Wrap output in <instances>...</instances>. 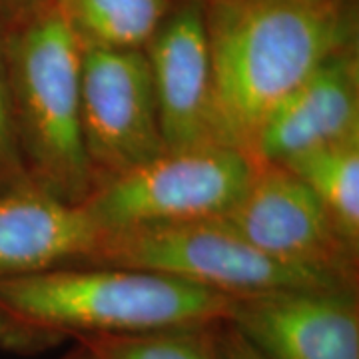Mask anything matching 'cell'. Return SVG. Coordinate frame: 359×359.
<instances>
[{
	"instance_id": "3",
	"label": "cell",
	"mask_w": 359,
	"mask_h": 359,
	"mask_svg": "<svg viewBox=\"0 0 359 359\" xmlns=\"http://www.w3.org/2000/svg\"><path fill=\"white\" fill-rule=\"evenodd\" d=\"M18 148L32 184L66 204L92 194L80 122L82 44L56 0L4 28Z\"/></svg>"
},
{
	"instance_id": "15",
	"label": "cell",
	"mask_w": 359,
	"mask_h": 359,
	"mask_svg": "<svg viewBox=\"0 0 359 359\" xmlns=\"http://www.w3.org/2000/svg\"><path fill=\"white\" fill-rule=\"evenodd\" d=\"M30 182L14 130L4 28L0 26V192Z\"/></svg>"
},
{
	"instance_id": "9",
	"label": "cell",
	"mask_w": 359,
	"mask_h": 359,
	"mask_svg": "<svg viewBox=\"0 0 359 359\" xmlns=\"http://www.w3.org/2000/svg\"><path fill=\"white\" fill-rule=\"evenodd\" d=\"M144 54L168 150L214 142L204 0H176Z\"/></svg>"
},
{
	"instance_id": "18",
	"label": "cell",
	"mask_w": 359,
	"mask_h": 359,
	"mask_svg": "<svg viewBox=\"0 0 359 359\" xmlns=\"http://www.w3.org/2000/svg\"><path fill=\"white\" fill-rule=\"evenodd\" d=\"M58 359H100L92 349H90L86 344H82V341H76V344H72V347L66 351L65 355H60Z\"/></svg>"
},
{
	"instance_id": "17",
	"label": "cell",
	"mask_w": 359,
	"mask_h": 359,
	"mask_svg": "<svg viewBox=\"0 0 359 359\" xmlns=\"http://www.w3.org/2000/svg\"><path fill=\"white\" fill-rule=\"evenodd\" d=\"M50 2L54 0H0V26L6 28L14 25Z\"/></svg>"
},
{
	"instance_id": "10",
	"label": "cell",
	"mask_w": 359,
	"mask_h": 359,
	"mask_svg": "<svg viewBox=\"0 0 359 359\" xmlns=\"http://www.w3.org/2000/svg\"><path fill=\"white\" fill-rule=\"evenodd\" d=\"M351 136H359L358 42L327 56L271 110L254 144V160L282 164Z\"/></svg>"
},
{
	"instance_id": "19",
	"label": "cell",
	"mask_w": 359,
	"mask_h": 359,
	"mask_svg": "<svg viewBox=\"0 0 359 359\" xmlns=\"http://www.w3.org/2000/svg\"><path fill=\"white\" fill-rule=\"evenodd\" d=\"M309 2H334V0H309Z\"/></svg>"
},
{
	"instance_id": "4",
	"label": "cell",
	"mask_w": 359,
	"mask_h": 359,
	"mask_svg": "<svg viewBox=\"0 0 359 359\" xmlns=\"http://www.w3.org/2000/svg\"><path fill=\"white\" fill-rule=\"evenodd\" d=\"M90 264L146 269L226 297L299 287H359L273 259L224 218L102 233Z\"/></svg>"
},
{
	"instance_id": "11",
	"label": "cell",
	"mask_w": 359,
	"mask_h": 359,
	"mask_svg": "<svg viewBox=\"0 0 359 359\" xmlns=\"http://www.w3.org/2000/svg\"><path fill=\"white\" fill-rule=\"evenodd\" d=\"M102 231L82 205L66 204L32 182L0 192V282L90 264Z\"/></svg>"
},
{
	"instance_id": "5",
	"label": "cell",
	"mask_w": 359,
	"mask_h": 359,
	"mask_svg": "<svg viewBox=\"0 0 359 359\" xmlns=\"http://www.w3.org/2000/svg\"><path fill=\"white\" fill-rule=\"evenodd\" d=\"M254 166L252 156L218 142L164 150L96 188L82 208L102 233L224 218L244 198Z\"/></svg>"
},
{
	"instance_id": "6",
	"label": "cell",
	"mask_w": 359,
	"mask_h": 359,
	"mask_svg": "<svg viewBox=\"0 0 359 359\" xmlns=\"http://www.w3.org/2000/svg\"><path fill=\"white\" fill-rule=\"evenodd\" d=\"M80 122L92 192L168 150L144 50L82 46Z\"/></svg>"
},
{
	"instance_id": "14",
	"label": "cell",
	"mask_w": 359,
	"mask_h": 359,
	"mask_svg": "<svg viewBox=\"0 0 359 359\" xmlns=\"http://www.w3.org/2000/svg\"><path fill=\"white\" fill-rule=\"evenodd\" d=\"M212 325L106 335L84 339L82 344L100 359H216Z\"/></svg>"
},
{
	"instance_id": "12",
	"label": "cell",
	"mask_w": 359,
	"mask_h": 359,
	"mask_svg": "<svg viewBox=\"0 0 359 359\" xmlns=\"http://www.w3.org/2000/svg\"><path fill=\"white\" fill-rule=\"evenodd\" d=\"M320 200L335 230L359 252V136L282 162Z\"/></svg>"
},
{
	"instance_id": "8",
	"label": "cell",
	"mask_w": 359,
	"mask_h": 359,
	"mask_svg": "<svg viewBox=\"0 0 359 359\" xmlns=\"http://www.w3.org/2000/svg\"><path fill=\"white\" fill-rule=\"evenodd\" d=\"M224 320L264 359H359V287L228 297Z\"/></svg>"
},
{
	"instance_id": "13",
	"label": "cell",
	"mask_w": 359,
	"mask_h": 359,
	"mask_svg": "<svg viewBox=\"0 0 359 359\" xmlns=\"http://www.w3.org/2000/svg\"><path fill=\"white\" fill-rule=\"evenodd\" d=\"M176 0H56L82 46L144 50Z\"/></svg>"
},
{
	"instance_id": "2",
	"label": "cell",
	"mask_w": 359,
	"mask_h": 359,
	"mask_svg": "<svg viewBox=\"0 0 359 359\" xmlns=\"http://www.w3.org/2000/svg\"><path fill=\"white\" fill-rule=\"evenodd\" d=\"M228 297L134 268L76 264L0 282V349L32 355L65 341L208 325Z\"/></svg>"
},
{
	"instance_id": "1",
	"label": "cell",
	"mask_w": 359,
	"mask_h": 359,
	"mask_svg": "<svg viewBox=\"0 0 359 359\" xmlns=\"http://www.w3.org/2000/svg\"><path fill=\"white\" fill-rule=\"evenodd\" d=\"M212 58V136L254 158L271 110L344 46L358 42L351 0H204Z\"/></svg>"
},
{
	"instance_id": "16",
	"label": "cell",
	"mask_w": 359,
	"mask_h": 359,
	"mask_svg": "<svg viewBox=\"0 0 359 359\" xmlns=\"http://www.w3.org/2000/svg\"><path fill=\"white\" fill-rule=\"evenodd\" d=\"M212 346L216 359H264L226 320L212 325Z\"/></svg>"
},
{
	"instance_id": "7",
	"label": "cell",
	"mask_w": 359,
	"mask_h": 359,
	"mask_svg": "<svg viewBox=\"0 0 359 359\" xmlns=\"http://www.w3.org/2000/svg\"><path fill=\"white\" fill-rule=\"evenodd\" d=\"M224 219L278 262L359 285V252L339 236L308 186L278 162L256 160L244 198Z\"/></svg>"
}]
</instances>
